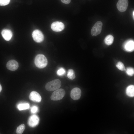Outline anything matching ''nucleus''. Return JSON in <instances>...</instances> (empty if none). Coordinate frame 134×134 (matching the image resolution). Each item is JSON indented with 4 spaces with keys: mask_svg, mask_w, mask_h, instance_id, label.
<instances>
[{
    "mask_svg": "<svg viewBox=\"0 0 134 134\" xmlns=\"http://www.w3.org/2000/svg\"><path fill=\"white\" fill-rule=\"evenodd\" d=\"M36 66L40 68L45 67L47 64V60L46 57L42 54H38L35 57L34 60Z\"/></svg>",
    "mask_w": 134,
    "mask_h": 134,
    "instance_id": "1",
    "label": "nucleus"
},
{
    "mask_svg": "<svg viewBox=\"0 0 134 134\" xmlns=\"http://www.w3.org/2000/svg\"><path fill=\"white\" fill-rule=\"evenodd\" d=\"M61 85L60 80L58 79H56L47 83L45 86V88L48 91H53L59 89Z\"/></svg>",
    "mask_w": 134,
    "mask_h": 134,
    "instance_id": "2",
    "label": "nucleus"
},
{
    "mask_svg": "<svg viewBox=\"0 0 134 134\" xmlns=\"http://www.w3.org/2000/svg\"><path fill=\"white\" fill-rule=\"evenodd\" d=\"M65 94V92L64 89H58L52 93L50 98L53 100L57 101L62 99Z\"/></svg>",
    "mask_w": 134,
    "mask_h": 134,
    "instance_id": "3",
    "label": "nucleus"
},
{
    "mask_svg": "<svg viewBox=\"0 0 134 134\" xmlns=\"http://www.w3.org/2000/svg\"><path fill=\"white\" fill-rule=\"evenodd\" d=\"M103 23L100 21H97L93 26L91 31V34L93 36L99 35L101 33Z\"/></svg>",
    "mask_w": 134,
    "mask_h": 134,
    "instance_id": "4",
    "label": "nucleus"
},
{
    "mask_svg": "<svg viewBox=\"0 0 134 134\" xmlns=\"http://www.w3.org/2000/svg\"><path fill=\"white\" fill-rule=\"evenodd\" d=\"M32 36L34 40L37 43H40L44 39V36L42 32L38 30L34 31L32 33Z\"/></svg>",
    "mask_w": 134,
    "mask_h": 134,
    "instance_id": "5",
    "label": "nucleus"
},
{
    "mask_svg": "<svg viewBox=\"0 0 134 134\" xmlns=\"http://www.w3.org/2000/svg\"><path fill=\"white\" fill-rule=\"evenodd\" d=\"M123 48L125 51L127 52L133 51L134 49V41L129 39L125 41L123 44Z\"/></svg>",
    "mask_w": 134,
    "mask_h": 134,
    "instance_id": "6",
    "label": "nucleus"
},
{
    "mask_svg": "<svg viewBox=\"0 0 134 134\" xmlns=\"http://www.w3.org/2000/svg\"><path fill=\"white\" fill-rule=\"evenodd\" d=\"M128 4L127 0H119L117 4V8L121 12H124L126 10Z\"/></svg>",
    "mask_w": 134,
    "mask_h": 134,
    "instance_id": "7",
    "label": "nucleus"
},
{
    "mask_svg": "<svg viewBox=\"0 0 134 134\" xmlns=\"http://www.w3.org/2000/svg\"><path fill=\"white\" fill-rule=\"evenodd\" d=\"M39 121V118L37 115H33L29 117L28 123L29 126L34 127L38 125Z\"/></svg>",
    "mask_w": 134,
    "mask_h": 134,
    "instance_id": "8",
    "label": "nucleus"
},
{
    "mask_svg": "<svg viewBox=\"0 0 134 134\" xmlns=\"http://www.w3.org/2000/svg\"><path fill=\"white\" fill-rule=\"evenodd\" d=\"M65 27L64 24L61 22L55 21L51 24V28L53 31L59 32L63 30Z\"/></svg>",
    "mask_w": 134,
    "mask_h": 134,
    "instance_id": "9",
    "label": "nucleus"
},
{
    "mask_svg": "<svg viewBox=\"0 0 134 134\" xmlns=\"http://www.w3.org/2000/svg\"><path fill=\"white\" fill-rule=\"evenodd\" d=\"M81 90L80 88L77 87L74 88L71 91V97L74 100L79 99L81 97Z\"/></svg>",
    "mask_w": 134,
    "mask_h": 134,
    "instance_id": "10",
    "label": "nucleus"
},
{
    "mask_svg": "<svg viewBox=\"0 0 134 134\" xmlns=\"http://www.w3.org/2000/svg\"><path fill=\"white\" fill-rule=\"evenodd\" d=\"M29 98L32 101L39 102L41 100L42 98L40 95L37 92L33 91L30 94Z\"/></svg>",
    "mask_w": 134,
    "mask_h": 134,
    "instance_id": "11",
    "label": "nucleus"
},
{
    "mask_svg": "<svg viewBox=\"0 0 134 134\" xmlns=\"http://www.w3.org/2000/svg\"><path fill=\"white\" fill-rule=\"evenodd\" d=\"M18 63L14 60H11L9 61L6 64L7 68L12 71L16 70L18 69Z\"/></svg>",
    "mask_w": 134,
    "mask_h": 134,
    "instance_id": "12",
    "label": "nucleus"
},
{
    "mask_svg": "<svg viewBox=\"0 0 134 134\" xmlns=\"http://www.w3.org/2000/svg\"><path fill=\"white\" fill-rule=\"evenodd\" d=\"M3 38L6 41H9L12 36L11 31L8 29H4L1 32Z\"/></svg>",
    "mask_w": 134,
    "mask_h": 134,
    "instance_id": "13",
    "label": "nucleus"
},
{
    "mask_svg": "<svg viewBox=\"0 0 134 134\" xmlns=\"http://www.w3.org/2000/svg\"><path fill=\"white\" fill-rule=\"evenodd\" d=\"M127 95L129 97H133L134 96V86L131 85L128 86L126 90Z\"/></svg>",
    "mask_w": 134,
    "mask_h": 134,
    "instance_id": "14",
    "label": "nucleus"
},
{
    "mask_svg": "<svg viewBox=\"0 0 134 134\" xmlns=\"http://www.w3.org/2000/svg\"><path fill=\"white\" fill-rule=\"evenodd\" d=\"M114 37L111 35H109L105 38L104 42L107 45H111L113 43Z\"/></svg>",
    "mask_w": 134,
    "mask_h": 134,
    "instance_id": "15",
    "label": "nucleus"
},
{
    "mask_svg": "<svg viewBox=\"0 0 134 134\" xmlns=\"http://www.w3.org/2000/svg\"><path fill=\"white\" fill-rule=\"evenodd\" d=\"M30 105L28 103H21L17 105V107L18 109L20 110H25L29 108Z\"/></svg>",
    "mask_w": 134,
    "mask_h": 134,
    "instance_id": "16",
    "label": "nucleus"
},
{
    "mask_svg": "<svg viewBox=\"0 0 134 134\" xmlns=\"http://www.w3.org/2000/svg\"><path fill=\"white\" fill-rule=\"evenodd\" d=\"M67 76L70 79H74L75 78V76L74 71L71 69H69L67 72Z\"/></svg>",
    "mask_w": 134,
    "mask_h": 134,
    "instance_id": "17",
    "label": "nucleus"
},
{
    "mask_svg": "<svg viewBox=\"0 0 134 134\" xmlns=\"http://www.w3.org/2000/svg\"><path fill=\"white\" fill-rule=\"evenodd\" d=\"M25 128V125L24 124H22L19 126L17 127L16 132L17 134H22Z\"/></svg>",
    "mask_w": 134,
    "mask_h": 134,
    "instance_id": "18",
    "label": "nucleus"
},
{
    "mask_svg": "<svg viewBox=\"0 0 134 134\" xmlns=\"http://www.w3.org/2000/svg\"><path fill=\"white\" fill-rule=\"evenodd\" d=\"M117 67L119 70L122 71L126 70L125 67L123 64L121 62H118L116 65Z\"/></svg>",
    "mask_w": 134,
    "mask_h": 134,
    "instance_id": "19",
    "label": "nucleus"
},
{
    "mask_svg": "<svg viewBox=\"0 0 134 134\" xmlns=\"http://www.w3.org/2000/svg\"><path fill=\"white\" fill-rule=\"evenodd\" d=\"M126 73L128 75L130 76H133L134 73V69L131 67L127 68L126 70Z\"/></svg>",
    "mask_w": 134,
    "mask_h": 134,
    "instance_id": "20",
    "label": "nucleus"
},
{
    "mask_svg": "<svg viewBox=\"0 0 134 134\" xmlns=\"http://www.w3.org/2000/svg\"><path fill=\"white\" fill-rule=\"evenodd\" d=\"M65 73V69L62 68H61L57 70V73L58 75L61 76L64 75Z\"/></svg>",
    "mask_w": 134,
    "mask_h": 134,
    "instance_id": "21",
    "label": "nucleus"
},
{
    "mask_svg": "<svg viewBox=\"0 0 134 134\" xmlns=\"http://www.w3.org/2000/svg\"><path fill=\"white\" fill-rule=\"evenodd\" d=\"M10 0H0V5L4 6L8 4Z\"/></svg>",
    "mask_w": 134,
    "mask_h": 134,
    "instance_id": "22",
    "label": "nucleus"
},
{
    "mask_svg": "<svg viewBox=\"0 0 134 134\" xmlns=\"http://www.w3.org/2000/svg\"><path fill=\"white\" fill-rule=\"evenodd\" d=\"M38 108L36 106H32L31 109V112L32 113H35L38 111Z\"/></svg>",
    "mask_w": 134,
    "mask_h": 134,
    "instance_id": "23",
    "label": "nucleus"
},
{
    "mask_svg": "<svg viewBox=\"0 0 134 134\" xmlns=\"http://www.w3.org/2000/svg\"><path fill=\"white\" fill-rule=\"evenodd\" d=\"M61 0L63 3L66 4H69L71 1V0Z\"/></svg>",
    "mask_w": 134,
    "mask_h": 134,
    "instance_id": "24",
    "label": "nucleus"
},
{
    "mask_svg": "<svg viewBox=\"0 0 134 134\" xmlns=\"http://www.w3.org/2000/svg\"><path fill=\"white\" fill-rule=\"evenodd\" d=\"M2 90V87L1 85L0 84V93L1 92Z\"/></svg>",
    "mask_w": 134,
    "mask_h": 134,
    "instance_id": "25",
    "label": "nucleus"
},
{
    "mask_svg": "<svg viewBox=\"0 0 134 134\" xmlns=\"http://www.w3.org/2000/svg\"><path fill=\"white\" fill-rule=\"evenodd\" d=\"M134 11H133V17L134 19Z\"/></svg>",
    "mask_w": 134,
    "mask_h": 134,
    "instance_id": "26",
    "label": "nucleus"
}]
</instances>
